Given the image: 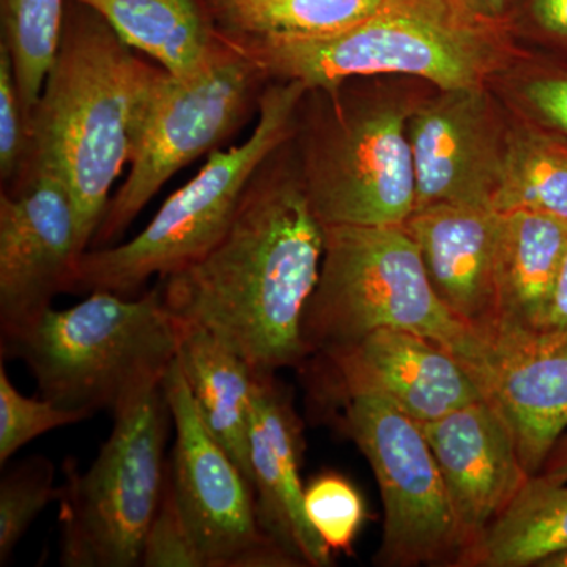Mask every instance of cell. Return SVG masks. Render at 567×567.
Segmentation results:
<instances>
[{
  "instance_id": "obj_14",
  "label": "cell",
  "mask_w": 567,
  "mask_h": 567,
  "mask_svg": "<svg viewBox=\"0 0 567 567\" xmlns=\"http://www.w3.org/2000/svg\"><path fill=\"white\" fill-rule=\"evenodd\" d=\"M464 368L509 429L525 470L537 475L567 431V331L481 336Z\"/></svg>"
},
{
  "instance_id": "obj_31",
  "label": "cell",
  "mask_w": 567,
  "mask_h": 567,
  "mask_svg": "<svg viewBox=\"0 0 567 567\" xmlns=\"http://www.w3.org/2000/svg\"><path fill=\"white\" fill-rule=\"evenodd\" d=\"M31 155L29 118L22 106L13 61L0 43V178L11 186L20 181Z\"/></svg>"
},
{
  "instance_id": "obj_35",
  "label": "cell",
  "mask_w": 567,
  "mask_h": 567,
  "mask_svg": "<svg viewBox=\"0 0 567 567\" xmlns=\"http://www.w3.org/2000/svg\"><path fill=\"white\" fill-rule=\"evenodd\" d=\"M537 475L551 483H567V434L559 439L551 453L548 454L546 464H544Z\"/></svg>"
},
{
  "instance_id": "obj_33",
  "label": "cell",
  "mask_w": 567,
  "mask_h": 567,
  "mask_svg": "<svg viewBox=\"0 0 567 567\" xmlns=\"http://www.w3.org/2000/svg\"><path fill=\"white\" fill-rule=\"evenodd\" d=\"M458 2L483 20L513 24L518 0H458Z\"/></svg>"
},
{
  "instance_id": "obj_9",
  "label": "cell",
  "mask_w": 567,
  "mask_h": 567,
  "mask_svg": "<svg viewBox=\"0 0 567 567\" xmlns=\"http://www.w3.org/2000/svg\"><path fill=\"white\" fill-rule=\"evenodd\" d=\"M221 40V50L199 73L185 80L167 74L130 173L111 197L91 248L114 245L169 178L205 153L218 151L259 110L270 78L245 52Z\"/></svg>"
},
{
  "instance_id": "obj_29",
  "label": "cell",
  "mask_w": 567,
  "mask_h": 567,
  "mask_svg": "<svg viewBox=\"0 0 567 567\" xmlns=\"http://www.w3.org/2000/svg\"><path fill=\"white\" fill-rule=\"evenodd\" d=\"M85 413L71 412L41 398H28L11 383L6 365L0 364V465L39 436L89 420Z\"/></svg>"
},
{
  "instance_id": "obj_24",
  "label": "cell",
  "mask_w": 567,
  "mask_h": 567,
  "mask_svg": "<svg viewBox=\"0 0 567 567\" xmlns=\"http://www.w3.org/2000/svg\"><path fill=\"white\" fill-rule=\"evenodd\" d=\"M494 208L567 219V142L514 114L505 173Z\"/></svg>"
},
{
  "instance_id": "obj_21",
  "label": "cell",
  "mask_w": 567,
  "mask_h": 567,
  "mask_svg": "<svg viewBox=\"0 0 567 567\" xmlns=\"http://www.w3.org/2000/svg\"><path fill=\"white\" fill-rule=\"evenodd\" d=\"M100 14L123 43L171 76L199 73L221 50L200 0H76Z\"/></svg>"
},
{
  "instance_id": "obj_4",
  "label": "cell",
  "mask_w": 567,
  "mask_h": 567,
  "mask_svg": "<svg viewBox=\"0 0 567 567\" xmlns=\"http://www.w3.org/2000/svg\"><path fill=\"white\" fill-rule=\"evenodd\" d=\"M182 323L156 284L141 297L89 293L2 334V357L28 364L41 398L71 412H110L163 385L177 360Z\"/></svg>"
},
{
  "instance_id": "obj_3",
  "label": "cell",
  "mask_w": 567,
  "mask_h": 567,
  "mask_svg": "<svg viewBox=\"0 0 567 567\" xmlns=\"http://www.w3.org/2000/svg\"><path fill=\"white\" fill-rule=\"evenodd\" d=\"M224 40L271 81H300L308 91L365 78L417 80L439 91L477 87L528 54L514 41L513 24L483 20L458 0H386L347 31L320 39Z\"/></svg>"
},
{
  "instance_id": "obj_1",
  "label": "cell",
  "mask_w": 567,
  "mask_h": 567,
  "mask_svg": "<svg viewBox=\"0 0 567 567\" xmlns=\"http://www.w3.org/2000/svg\"><path fill=\"white\" fill-rule=\"evenodd\" d=\"M290 140L254 175L221 240L158 282L171 315L218 338L256 374L308 358L303 319L322 268L324 227Z\"/></svg>"
},
{
  "instance_id": "obj_16",
  "label": "cell",
  "mask_w": 567,
  "mask_h": 567,
  "mask_svg": "<svg viewBox=\"0 0 567 567\" xmlns=\"http://www.w3.org/2000/svg\"><path fill=\"white\" fill-rule=\"evenodd\" d=\"M420 424L461 533L458 567L532 475L522 464L509 429L483 398Z\"/></svg>"
},
{
  "instance_id": "obj_19",
  "label": "cell",
  "mask_w": 567,
  "mask_h": 567,
  "mask_svg": "<svg viewBox=\"0 0 567 567\" xmlns=\"http://www.w3.org/2000/svg\"><path fill=\"white\" fill-rule=\"evenodd\" d=\"M499 213L491 334L543 331L565 267L567 219L528 210Z\"/></svg>"
},
{
  "instance_id": "obj_12",
  "label": "cell",
  "mask_w": 567,
  "mask_h": 567,
  "mask_svg": "<svg viewBox=\"0 0 567 567\" xmlns=\"http://www.w3.org/2000/svg\"><path fill=\"white\" fill-rule=\"evenodd\" d=\"M421 96L409 118L417 208H494L502 185L514 114L492 84ZM413 210V212H415Z\"/></svg>"
},
{
  "instance_id": "obj_13",
  "label": "cell",
  "mask_w": 567,
  "mask_h": 567,
  "mask_svg": "<svg viewBox=\"0 0 567 567\" xmlns=\"http://www.w3.org/2000/svg\"><path fill=\"white\" fill-rule=\"evenodd\" d=\"M76 212L50 169L29 164L0 194V328L20 330L69 293L82 256Z\"/></svg>"
},
{
  "instance_id": "obj_20",
  "label": "cell",
  "mask_w": 567,
  "mask_h": 567,
  "mask_svg": "<svg viewBox=\"0 0 567 567\" xmlns=\"http://www.w3.org/2000/svg\"><path fill=\"white\" fill-rule=\"evenodd\" d=\"M181 323L177 360L194 404L210 434L251 483L249 424L256 372L204 328Z\"/></svg>"
},
{
  "instance_id": "obj_27",
  "label": "cell",
  "mask_w": 567,
  "mask_h": 567,
  "mask_svg": "<svg viewBox=\"0 0 567 567\" xmlns=\"http://www.w3.org/2000/svg\"><path fill=\"white\" fill-rule=\"evenodd\" d=\"M55 468L48 457L33 456L3 473L0 481V566L11 555L35 518L61 496Z\"/></svg>"
},
{
  "instance_id": "obj_26",
  "label": "cell",
  "mask_w": 567,
  "mask_h": 567,
  "mask_svg": "<svg viewBox=\"0 0 567 567\" xmlns=\"http://www.w3.org/2000/svg\"><path fill=\"white\" fill-rule=\"evenodd\" d=\"M494 81L514 114L567 142V61L528 52Z\"/></svg>"
},
{
  "instance_id": "obj_25",
  "label": "cell",
  "mask_w": 567,
  "mask_h": 567,
  "mask_svg": "<svg viewBox=\"0 0 567 567\" xmlns=\"http://www.w3.org/2000/svg\"><path fill=\"white\" fill-rule=\"evenodd\" d=\"M65 7L66 0H0L2 43L10 51L28 118L58 54Z\"/></svg>"
},
{
  "instance_id": "obj_36",
  "label": "cell",
  "mask_w": 567,
  "mask_h": 567,
  "mask_svg": "<svg viewBox=\"0 0 567 567\" xmlns=\"http://www.w3.org/2000/svg\"><path fill=\"white\" fill-rule=\"evenodd\" d=\"M537 567H567V550L561 554L554 555V557L544 559Z\"/></svg>"
},
{
  "instance_id": "obj_11",
  "label": "cell",
  "mask_w": 567,
  "mask_h": 567,
  "mask_svg": "<svg viewBox=\"0 0 567 567\" xmlns=\"http://www.w3.org/2000/svg\"><path fill=\"white\" fill-rule=\"evenodd\" d=\"M163 385L175 429L171 480L205 567L298 566L260 532L251 483L204 424L178 360Z\"/></svg>"
},
{
  "instance_id": "obj_6",
  "label": "cell",
  "mask_w": 567,
  "mask_h": 567,
  "mask_svg": "<svg viewBox=\"0 0 567 567\" xmlns=\"http://www.w3.org/2000/svg\"><path fill=\"white\" fill-rule=\"evenodd\" d=\"M306 92L300 81L268 82L248 140L210 153L196 177L167 197L132 240L82 254L69 293L136 297L155 276L166 278L210 251L233 224L254 175L293 136Z\"/></svg>"
},
{
  "instance_id": "obj_7",
  "label": "cell",
  "mask_w": 567,
  "mask_h": 567,
  "mask_svg": "<svg viewBox=\"0 0 567 567\" xmlns=\"http://www.w3.org/2000/svg\"><path fill=\"white\" fill-rule=\"evenodd\" d=\"M319 282L306 306V353H319L382 328L431 339L462 364L481 336L442 303L404 226H323Z\"/></svg>"
},
{
  "instance_id": "obj_17",
  "label": "cell",
  "mask_w": 567,
  "mask_h": 567,
  "mask_svg": "<svg viewBox=\"0 0 567 567\" xmlns=\"http://www.w3.org/2000/svg\"><path fill=\"white\" fill-rule=\"evenodd\" d=\"M301 454L303 436L292 399L275 374H256L249 464L257 524L298 566L327 567L333 565V554L305 513Z\"/></svg>"
},
{
  "instance_id": "obj_37",
  "label": "cell",
  "mask_w": 567,
  "mask_h": 567,
  "mask_svg": "<svg viewBox=\"0 0 567 567\" xmlns=\"http://www.w3.org/2000/svg\"><path fill=\"white\" fill-rule=\"evenodd\" d=\"M221 2H234V0H200L203 6H210V3H221Z\"/></svg>"
},
{
  "instance_id": "obj_10",
  "label": "cell",
  "mask_w": 567,
  "mask_h": 567,
  "mask_svg": "<svg viewBox=\"0 0 567 567\" xmlns=\"http://www.w3.org/2000/svg\"><path fill=\"white\" fill-rule=\"evenodd\" d=\"M336 402L342 431L368 458L382 495L385 520L375 565L457 566L461 533L421 424L377 395Z\"/></svg>"
},
{
  "instance_id": "obj_8",
  "label": "cell",
  "mask_w": 567,
  "mask_h": 567,
  "mask_svg": "<svg viewBox=\"0 0 567 567\" xmlns=\"http://www.w3.org/2000/svg\"><path fill=\"white\" fill-rule=\"evenodd\" d=\"M173 424L164 385L114 415L110 439L87 470L63 464L61 565L141 566L142 546L162 499Z\"/></svg>"
},
{
  "instance_id": "obj_23",
  "label": "cell",
  "mask_w": 567,
  "mask_h": 567,
  "mask_svg": "<svg viewBox=\"0 0 567 567\" xmlns=\"http://www.w3.org/2000/svg\"><path fill=\"white\" fill-rule=\"evenodd\" d=\"M386 0H234L203 6L224 39H320L347 31Z\"/></svg>"
},
{
  "instance_id": "obj_5",
  "label": "cell",
  "mask_w": 567,
  "mask_h": 567,
  "mask_svg": "<svg viewBox=\"0 0 567 567\" xmlns=\"http://www.w3.org/2000/svg\"><path fill=\"white\" fill-rule=\"evenodd\" d=\"M347 81L308 91L297 155L309 204L323 226H402L415 210L409 118L420 93L402 84Z\"/></svg>"
},
{
  "instance_id": "obj_34",
  "label": "cell",
  "mask_w": 567,
  "mask_h": 567,
  "mask_svg": "<svg viewBox=\"0 0 567 567\" xmlns=\"http://www.w3.org/2000/svg\"><path fill=\"white\" fill-rule=\"evenodd\" d=\"M543 331H567V256L559 278L557 293L548 312L546 327Z\"/></svg>"
},
{
  "instance_id": "obj_15",
  "label": "cell",
  "mask_w": 567,
  "mask_h": 567,
  "mask_svg": "<svg viewBox=\"0 0 567 567\" xmlns=\"http://www.w3.org/2000/svg\"><path fill=\"white\" fill-rule=\"evenodd\" d=\"M317 354L327 363L334 402L372 394L417 423H429L481 399L456 357L412 331L382 328Z\"/></svg>"
},
{
  "instance_id": "obj_18",
  "label": "cell",
  "mask_w": 567,
  "mask_h": 567,
  "mask_svg": "<svg viewBox=\"0 0 567 567\" xmlns=\"http://www.w3.org/2000/svg\"><path fill=\"white\" fill-rule=\"evenodd\" d=\"M502 213L476 205L417 208L402 226L415 240L442 303L480 336L495 330V264Z\"/></svg>"
},
{
  "instance_id": "obj_32",
  "label": "cell",
  "mask_w": 567,
  "mask_h": 567,
  "mask_svg": "<svg viewBox=\"0 0 567 567\" xmlns=\"http://www.w3.org/2000/svg\"><path fill=\"white\" fill-rule=\"evenodd\" d=\"M514 20L547 55L567 61V0H518Z\"/></svg>"
},
{
  "instance_id": "obj_2",
  "label": "cell",
  "mask_w": 567,
  "mask_h": 567,
  "mask_svg": "<svg viewBox=\"0 0 567 567\" xmlns=\"http://www.w3.org/2000/svg\"><path fill=\"white\" fill-rule=\"evenodd\" d=\"M133 51L96 11L66 0L61 44L29 117L28 166L50 169L69 189L82 252L169 74Z\"/></svg>"
},
{
  "instance_id": "obj_28",
  "label": "cell",
  "mask_w": 567,
  "mask_h": 567,
  "mask_svg": "<svg viewBox=\"0 0 567 567\" xmlns=\"http://www.w3.org/2000/svg\"><path fill=\"white\" fill-rule=\"evenodd\" d=\"M305 513L331 554H350L364 524L365 507L358 488L339 473H320L305 486Z\"/></svg>"
},
{
  "instance_id": "obj_22",
  "label": "cell",
  "mask_w": 567,
  "mask_h": 567,
  "mask_svg": "<svg viewBox=\"0 0 567 567\" xmlns=\"http://www.w3.org/2000/svg\"><path fill=\"white\" fill-rule=\"evenodd\" d=\"M567 550V483L529 477L458 567H532Z\"/></svg>"
},
{
  "instance_id": "obj_30",
  "label": "cell",
  "mask_w": 567,
  "mask_h": 567,
  "mask_svg": "<svg viewBox=\"0 0 567 567\" xmlns=\"http://www.w3.org/2000/svg\"><path fill=\"white\" fill-rule=\"evenodd\" d=\"M141 566L205 567L203 554L175 498L169 461H167L162 499L142 546Z\"/></svg>"
}]
</instances>
